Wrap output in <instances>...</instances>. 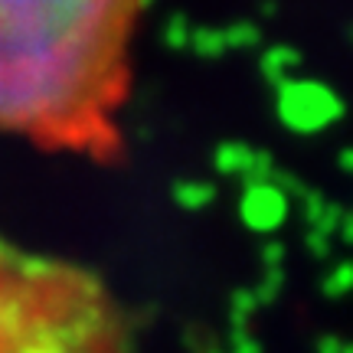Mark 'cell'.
Masks as SVG:
<instances>
[{"instance_id": "1", "label": "cell", "mask_w": 353, "mask_h": 353, "mask_svg": "<svg viewBox=\"0 0 353 353\" xmlns=\"http://www.w3.org/2000/svg\"><path fill=\"white\" fill-rule=\"evenodd\" d=\"M151 0H0V134L95 167L125 161Z\"/></svg>"}, {"instance_id": "2", "label": "cell", "mask_w": 353, "mask_h": 353, "mask_svg": "<svg viewBox=\"0 0 353 353\" xmlns=\"http://www.w3.org/2000/svg\"><path fill=\"white\" fill-rule=\"evenodd\" d=\"M0 353H138V334L95 268L0 236Z\"/></svg>"}]
</instances>
